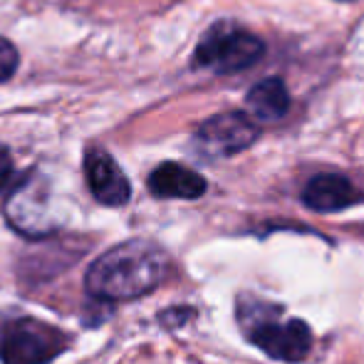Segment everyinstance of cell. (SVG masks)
Segmentation results:
<instances>
[{"instance_id": "6", "label": "cell", "mask_w": 364, "mask_h": 364, "mask_svg": "<svg viewBox=\"0 0 364 364\" xmlns=\"http://www.w3.org/2000/svg\"><path fill=\"white\" fill-rule=\"evenodd\" d=\"M258 139V127L243 112H228L206 119L193 134V149L206 159H228Z\"/></svg>"}, {"instance_id": "3", "label": "cell", "mask_w": 364, "mask_h": 364, "mask_svg": "<svg viewBox=\"0 0 364 364\" xmlns=\"http://www.w3.org/2000/svg\"><path fill=\"white\" fill-rule=\"evenodd\" d=\"M263 53L265 45L253 33L238 28L235 23H228V20H220V23L211 25L198 40L193 65L213 75H233L260 63Z\"/></svg>"}, {"instance_id": "4", "label": "cell", "mask_w": 364, "mask_h": 364, "mask_svg": "<svg viewBox=\"0 0 364 364\" xmlns=\"http://www.w3.org/2000/svg\"><path fill=\"white\" fill-rule=\"evenodd\" d=\"M68 350V335L33 317L10 320L0 330L3 364H48Z\"/></svg>"}, {"instance_id": "11", "label": "cell", "mask_w": 364, "mask_h": 364, "mask_svg": "<svg viewBox=\"0 0 364 364\" xmlns=\"http://www.w3.org/2000/svg\"><path fill=\"white\" fill-rule=\"evenodd\" d=\"M15 70H18V50L13 48V43L0 38V82H8Z\"/></svg>"}, {"instance_id": "8", "label": "cell", "mask_w": 364, "mask_h": 364, "mask_svg": "<svg viewBox=\"0 0 364 364\" xmlns=\"http://www.w3.org/2000/svg\"><path fill=\"white\" fill-rule=\"evenodd\" d=\"M149 191L156 198H201L206 193V178L193 168L181 166L176 161L159 164L149 176Z\"/></svg>"}, {"instance_id": "1", "label": "cell", "mask_w": 364, "mask_h": 364, "mask_svg": "<svg viewBox=\"0 0 364 364\" xmlns=\"http://www.w3.org/2000/svg\"><path fill=\"white\" fill-rule=\"evenodd\" d=\"M171 273V258L151 240H127L90 265L85 288L105 302L136 300L156 290Z\"/></svg>"}, {"instance_id": "10", "label": "cell", "mask_w": 364, "mask_h": 364, "mask_svg": "<svg viewBox=\"0 0 364 364\" xmlns=\"http://www.w3.org/2000/svg\"><path fill=\"white\" fill-rule=\"evenodd\" d=\"M248 112L260 122H280L290 109V95L288 87L278 77L258 82L255 87H250L248 92Z\"/></svg>"}, {"instance_id": "9", "label": "cell", "mask_w": 364, "mask_h": 364, "mask_svg": "<svg viewBox=\"0 0 364 364\" xmlns=\"http://www.w3.org/2000/svg\"><path fill=\"white\" fill-rule=\"evenodd\" d=\"M302 201L307 208L320 213L342 211L357 201V188L342 173H320L302 191Z\"/></svg>"}, {"instance_id": "5", "label": "cell", "mask_w": 364, "mask_h": 364, "mask_svg": "<svg viewBox=\"0 0 364 364\" xmlns=\"http://www.w3.org/2000/svg\"><path fill=\"white\" fill-rule=\"evenodd\" d=\"M5 218L18 233L28 238H45L58 228L50 211V188L35 171H30L5 201Z\"/></svg>"}, {"instance_id": "7", "label": "cell", "mask_w": 364, "mask_h": 364, "mask_svg": "<svg viewBox=\"0 0 364 364\" xmlns=\"http://www.w3.org/2000/svg\"><path fill=\"white\" fill-rule=\"evenodd\" d=\"M85 178L92 196L102 206H124L132 196L129 181L119 164L102 146H90L85 154Z\"/></svg>"}, {"instance_id": "2", "label": "cell", "mask_w": 364, "mask_h": 364, "mask_svg": "<svg viewBox=\"0 0 364 364\" xmlns=\"http://www.w3.org/2000/svg\"><path fill=\"white\" fill-rule=\"evenodd\" d=\"M238 322L243 335L263 350L270 360L297 364L312 350V330L305 320H280V307L268 302L240 297L238 302Z\"/></svg>"}, {"instance_id": "12", "label": "cell", "mask_w": 364, "mask_h": 364, "mask_svg": "<svg viewBox=\"0 0 364 364\" xmlns=\"http://www.w3.org/2000/svg\"><path fill=\"white\" fill-rule=\"evenodd\" d=\"M10 178H13V161H10L8 151H5V149H0V191L8 186Z\"/></svg>"}]
</instances>
